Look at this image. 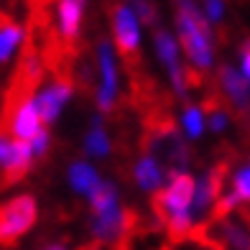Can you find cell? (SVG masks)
Listing matches in <instances>:
<instances>
[{"label": "cell", "mask_w": 250, "mask_h": 250, "mask_svg": "<svg viewBox=\"0 0 250 250\" xmlns=\"http://www.w3.org/2000/svg\"><path fill=\"white\" fill-rule=\"evenodd\" d=\"M105 179L100 174V168L95 166V161H89V158H74V161L66 166V187H69L72 194L87 199L92 191L100 187V181Z\"/></svg>", "instance_id": "obj_16"}, {"label": "cell", "mask_w": 250, "mask_h": 250, "mask_svg": "<svg viewBox=\"0 0 250 250\" xmlns=\"http://www.w3.org/2000/svg\"><path fill=\"white\" fill-rule=\"evenodd\" d=\"M21 74H23V82H33L41 84L43 82V62L39 54H28L23 59V66H21Z\"/></svg>", "instance_id": "obj_24"}, {"label": "cell", "mask_w": 250, "mask_h": 250, "mask_svg": "<svg viewBox=\"0 0 250 250\" xmlns=\"http://www.w3.org/2000/svg\"><path fill=\"white\" fill-rule=\"evenodd\" d=\"M148 151H153L168 168H187L189 171L191 151L179 128H158L148 138Z\"/></svg>", "instance_id": "obj_9"}, {"label": "cell", "mask_w": 250, "mask_h": 250, "mask_svg": "<svg viewBox=\"0 0 250 250\" xmlns=\"http://www.w3.org/2000/svg\"><path fill=\"white\" fill-rule=\"evenodd\" d=\"M217 87H220V95L227 100V105L235 112L250 115V79L237 69V64L217 66Z\"/></svg>", "instance_id": "obj_12"}, {"label": "cell", "mask_w": 250, "mask_h": 250, "mask_svg": "<svg viewBox=\"0 0 250 250\" xmlns=\"http://www.w3.org/2000/svg\"><path fill=\"white\" fill-rule=\"evenodd\" d=\"M214 240L222 250H250V225L232 214L214 220Z\"/></svg>", "instance_id": "obj_17"}, {"label": "cell", "mask_w": 250, "mask_h": 250, "mask_svg": "<svg viewBox=\"0 0 250 250\" xmlns=\"http://www.w3.org/2000/svg\"><path fill=\"white\" fill-rule=\"evenodd\" d=\"M168 168L161 158H158L153 151L146 148L138 158L133 161V168H130V179H133V184L138 191H143V194H151L156 197L158 191H161L166 187V181H168Z\"/></svg>", "instance_id": "obj_11"}, {"label": "cell", "mask_w": 250, "mask_h": 250, "mask_svg": "<svg viewBox=\"0 0 250 250\" xmlns=\"http://www.w3.org/2000/svg\"><path fill=\"white\" fill-rule=\"evenodd\" d=\"M28 41V28L18 21L3 18L0 21V66H8L16 56L23 51Z\"/></svg>", "instance_id": "obj_19"}, {"label": "cell", "mask_w": 250, "mask_h": 250, "mask_svg": "<svg viewBox=\"0 0 250 250\" xmlns=\"http://www.w3.org/2000/svg\"><path fill=\"white\" fill-rule=\"evenodd\" d=\"M110 41L115 43V49L120 56H138L143 46V23L135 16V10L130 8L128 0L112 5L110 10Z\"/></svg>", "instance_id": "obj_7"}, {"label": "cell", "mask_w": 250, "mask_h": 250, "mask_svg": "<svg viewBox=\"0 0 250 250\" xmlns=\"http://www.w3.org/2000/svg\"><path fill=\"white\" fill-rule=\"evenodd\" d=\"M130 8L135 10V16L141 18V23L146 28H156L158 26V8L153 0H128Z\"/></svg>", "instance_id": "obj_23"}, {"label": "cell", "mask_w": 250, "mask_h": 250, "mask_svg": "<svg viewBox=\"0 0 250 250\" xmlns=\"http://www.w3.org/2000/svg\"><path fill=\"white\" fill-rule=\"evenodd\" d=\"M95 107L97 112L107 115L118 107L120 102V84H123V72H120V54L115 43L110 39H100L95 46Z\"/></svg>", "instance_id": "obj_5"}, {"label": "cell", "mask_w": 250, "mask_h": 250, "mask_svg": "<svg viewBox=\"0 0 250 250\" xmlns=\"http://www.w3.org/2000/svg\"><path fill=\"white\" fill-rule=\"evenodd\" d=\"M28 143H31V151H33V156H36V161L46 158L49 151H51V128H43L39 135H33Z\"/></svg>", "instance_id": "obj_26"}, {"label": "cell", "mask_w": 250, "mask_h": 250, "mask_svg": "<svg viewBox=\"0 0 250 250\" xmlns=\"http://www.w3.org/2000/svg\"><path fill=\"white\" fill-rule=\"evenodd\" d=\"M39 202L33 194H16L0 204V248H13L36 227Z\"/></svg>", "instance_id": "obj_6"}, {"label": "cell", "mask_w": 250, "mask_h": 250, "mask_svg": "<svg viewBox=\"0 0 250 250\" xmlns=\"http://www.w3.org/2000/svg\"><path fill=\"white\" fill-rule=\"evenodd\" d=\"M82 153L89 161H107L112 156V135L107 130V123H105V115L102 112H95L89 118V128L82 138Z\"/></svg>", "instance_id": "obj_15"}, {"label": "cell", "mask_w": 250, "mask_h": 250, "mask_svg": "<svg viewBox=\"0 0 250 250\" xmlns=\"http://www.w3.org/2000/svg\"><path fill=\"white\" fill-rule=\"evenodd\" d=\"M174 3V33L187 56L189 69L207 74L217 64V33L202 13L199 0H171Z\"/></svg>", "instance_id": "obj_1"}, {"label": "cell", "mask_w": 250, "mask_h": 250, "mask_svg": "<svg viewBox=\"0 0 250 250\" xmlns=\"http://www.w3.org/2000/svg\"><path fill=\"white\" fill-rule=\"evenodd\" d=\"M151 46H153V56H156L158 66L166 74V84L171 89V95L181 102H189V92H191L189 64H187V56L181 51V43L176 39L174 28L156 26L153 36H151Z\"/></svg>", "instance_id": "obj_4"}, {"label": "cell", "mask_w": 250, "mask_h": 250, "mask_svg": "<svg viewBox=\"0 0 250 250\" xmlns=\"http://www.w3.org/2000/svg\"><path fill=\"white\" fill-rule=\"evenodd\" d=\"M74 82L66 77H51L43 79V82L33 89V100H36V107L41 112V120L46 128L59 123V118L64 115V110L72 105L74 100Z\"/></svg>", "instance_id": "obj_8"}, {"label": "cell", "mask_w": 250, "mask_h": 250, "mask_svg": "<svg viewBox=\"0 0 250 250\" xmlns=\"http://www.w3.org/2000/svg\"><path fill=\"white\" fill-rule=\"evenodd\" d=\"M89 0H54V26L64 43L79 41L84 31Z\"/></svg>", "instance_id": "obj_14"}, {"label": "cell", "mask_w": 250, "mask_h": 250, "mask_svg": "<svg viewBox=\"0 0 250 250\" xmlns=\"http://www.w3.org/2000/svg\"><path fill=\"white\" fill-rule=\"evenodd\" d=\"M158 250H174V248H166V245H164V248H158Z\"/></svg>", "instance_id": "obj_31"}, {"label": "cell", "mask_w": 250, "mask_h": 250, "mask_svg": "<svg viewBox=\"0 0 250 250\" xmlns=\"http://www.w3.org/2000/svg\"><path fill=\"white\" fill-rule=\"evenodd\" d=\"M194 184H197V176L191 171H187V168H171L166 187L153 197V209L174 243L187 240L197 230V220H194V212H191Z\"/></svg>", "instance_id": "obj_2"}, {"label": "cell", "mask_w": 250, "mask_h": 250, "mask_svg": "<svg viewBox=\"0 0 250 250\" xmlns=\"http://www.w3.org/2000/svg\"><path fill=\"white\" fill-rule=\"evenodd\" d=\"M43 250H69V248H66L64 243H49V245L43 248Z\"/></svg>", "instance_id": "obj_29"}, {"label": "cell", "mask_w": 250, "mask_h": 250, "mask_svg": "<svg viewBox=\"0 0 250 250\" xmlns=\"http://www.w3.org/2000/svg\"><path fill=\"white\" fill-rule=\"evenodd\" d=\"M225 187L240 199V204H250V158L230 174V184H225Z\"/></svg>", "instance_id": "obj_21"}, {"label": "cell", "mask_w": 250, "mask_h": 250, "mask_svg": "<svg viewBox=\"0 0 250 250\" xmlns=\"http://www.w3.org/2000/svg\"><path fill=\"white\" fill-rule=\"evenodd\" d=\"M10 146H13V138H10L8 133H0V176H3V168H5V161H8Z\"/></svg>", "instance_id": "obj_28"}, {"label": "cell", "mask_w": 250, "mask_h": 250, "mask_svg": "<svg viewBox=\"0 0 250 250\" xmlns=\"http://www.w3.org/2000/svg\"><path fill=\"white\" fill-rule=\"evenodd\" d=\"M237 69L250 79V39L243 41V46H240V54H237Z\"/></svg>", "instance_id": "obj_27"}, {"label": "cell", "mask_w": 250, "mask_h": 250, "mask_svg": "<svg viewBox=\"0 0 250 250\" xmlns=\"http://www.w3.org/2000/svg\"><path fill=\"white\" fill-rule=\"evenodd\" d=\"M230 125H232V112L227 107H220V105L207 107V133L222 135L230 130Z\"/></svg>", "instance_id": "obj_22"}, {"label": "cell", "mask_w": 250, "mask_h": 250, "mask_svg": "<svg viewBox=\"0 0 250 250\" xmlns=\"http://www.w3.org/2000/svg\"><path fill=\"white\" fill-rule=\"evenodd\" d=\"M46 125L41 120V112L36 107L33 92H28L26 97H21L13 110L8 115V135L13 141H31L33 135H39Z\"/></svg>", "instance_id": "obj_13"}, {"label": "cell", "mask_w": 250, "mask_h": 250, "mask_svg": "<svg viewBox=\"0 0 250 250\" xmlns=\"http://www.w3.org/2000/svg\"><path fill=\"white\" fill-rule=\"evenodd\" d=\"M33 164H36V156L31 151V143L28 141H13L5 168H3V181L5 184H18V181H23L31 174Z\"/></svg>", "instance_id": "obj_18"}, {"label": "cell", "mask_w": 250, "mask_h": 250, "mask_svg": "<svg viewBox=\"0 0 250 250\" xmlns=\"http://www.w3.org/2000/svg\"><path fill=\"white\" fill-rule=\"evenodd\" d=\"M89 204V235L95 245L100 248H112L120 245L130 232L133 217L123 207L120 189L112 179H102L100 187L87 197Z\"/></svg>", "instance_id": "obj_3"}, {"label": "cell", "mask_w": 250, "mask_h": 250, "mask_svg": "<svg viewBox=\"0 0 250 250\" xmlns=\"http://www.w3.org/2000/svg\"><path fill=\"white\" fill-rule=\"evenodd\" d=\"M179 133L184 135L187 141H199L207 133V107L199 105V102H187L184 107L179 110Z\"/></svg>", "instance_id": "obj_20"}, {"label": "cell", "mask_w": 250, "mask_h": 250, "mask_svg": "<svg viewBox=\"0 0 250 250\" xmlns=\"http://www.w3.org/2000/svg\"><path fill=\"white\" fill-rule=\"evenodd\" d=\"M84 250H100V245H95V248H84Z\"/></svg>", "instance_id": "obj_30"}, {"label": "cell", "mask_w": 250, "mask_h": 250, "mask_svg": "<svg viewBox=\"0 0 250 250\" xmlns=\"http://www.w3.org/2000/svg\"><path fill=\"white\" fill-rule=\"evenodd\" d=\"M199 5H202L204 18H207L212 26H220L227 16V0H199Z\"/></svg>", "instance_id": "obj_25"}, {"label": "cell", "mask_w": 250, "mask_h": 250, "mask_svg": "<svg viewBox=\"0 0 250 250\" xmlns=\"http://www.w3.org/2000/svg\"><path fill=\"white\" fill-rule=\"evenodd\" d=\"M225 191V179H222V168H207L197 176L194 184V202H191V212H194L197 227L202 222L212 220L214 207H217V199Z\"/></svg>", "instance_id": "obj_10"}]
</instances>
